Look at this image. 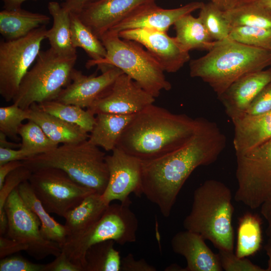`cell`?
Wrapping results in <instances>:
<instances>
[{"mask_svg":"<svg viewBox=\"0 0 271 271\" xmlns=\"http://www.w3.org/2000/svg\"><path fill=\"white\" fill-rule=\"evenodd\" d=\"M44 266L20 256H8L0 261V271H44Z\"/></svg>","mask_w":271,"mask_h":271,"instance_id":"cell-40","label":"cell"},{"mask_svg":"<svg viewBox=\"0 0 271 271\" xmlns=\"http://www.w3.org/2000/svg\"><path fill=\"white\" fill-rule=\"evenodd\" d=\"M218 255L223 270L225 271H266L245 257H239L233 251L218 250Z\"/></svg>","mask_w":271,"mask_h":271,"instance_id":"cell-39","label":"cell"},{"mask_svg":"<svg viewBox=\"0 0 271 271\" xmlns=\"http://www.w3.org/2000/svg\"><path fill=\"white\" fill-rule=\"evenodd\" d=\"M235 155L243 154L271 140V111L257 115L245 113L231 118Z\"/></svg>","mask_w":271,"mask_h":271,"instance_id":"cell-21","label":"cell"},{"mask_svg":"<svg viewBox=\"0 0 271 271\" xmlns=\"http://www.w3.org/2000/svg\"><path fill=\"white\" fill-rule=\"evenodd\" d=\"M271 111V82L257 95L245 113L257 115Z\"/></svg>","mask_w":271,"mask_h":271,"instance_id":"cell-41","label":"cell"},{"mask_svg":"<svg viewBox=\"0 0 271 271\" xmlns=\"http://www.w3.org/2000/svg\"><path fill=\"white\" fill-rule=\"evenodd\" d=\"M105 157L99 147L87 139L62 144L22 162L32 172L46 167L60 169L79 184L102 194L109 178Z\"/></svg>","mask_w":271,"mask_h":271,"instance_id":"cell-5","label":"cell"},{"mask_svg":"<svg viewBox=\"0 0 271 271\" xmlns=\"http://www.w3.org/2000/svg\"><path fill=\"white\" fill-rule=\"evenodd\" d=\"M261 221L259 215L249 212L239 217L235 251L238 257L252 255L260 248L262 242Z\"/></svg>","mask_w":271,"mask_h":271,"instance_id":"cell-29","label":"cell"},{"mask_svg":"<svg viewBox=\"0 0 271 271\" xmlns=\"http://www.w3.org/2000/svg\"><path fill=\"white\" fill-rule=\"evenodd\" d=\"M101 74L87 76L75 68L71 74V81L63 88L55 100L89 108L96 101L105 95L111 88L117 78L123 73L114 66L101 69Z\"/></svg>","mask_w":271,"mask_h":271,"instance_id":"cell-16","label":"cell"},{"mask_svg":"<svg viewBox=\"0 0 271 271\" xmlns=\"http://www.w3.org/2000/svg\"><path fill=\"white\" fill-rule=\"evenodd\" d=\"M204 4L201 2H193L177 8L164 9L156 2L151 3L138 9L109 31L118 34L130 29H148L167 32L182 17L200 10Z\"/></svg>","mask_w":271,"mask_h":271,"instance_id":"cell-18","label":"cell"},{"mask_svg":"<svg viewBox=\"0 0 271 271\" xmlns=\"http://www.w3.org/2000/svg\"><path fill=\"white\" fill-rule=\"evenodd\" d=\"M236 157L234 199L250 209L259 208L271 196V140Z\"/></svg>","mask_w":271,"mask_h":271,"instance_id":"cell-9","label":"cell"},{"mask_svg":"<svg viewBox=\"0 0 271 271\" xmlns=\"http://www.w3.org/2000/svg\"><path fill=\"white\" fill-rule=\"evenodd\" d=\"M4 3V9L12 10L21 8L22 5L25 2L30 0H2ZM36 1V0H31Z\"/></svg>","mask_w":271,"mask_h":271,"instance_id":"cell-51","label":"cell"},{"mask_svg":"<svg viewBox=\"0 0 271 271\" xmlns=\"http://www.w3.org/2000/svg\"><path fill=\"white\" fill-rule=\"evenodd\" d=\"M7 137L4 133L0 132V148L17 149L21 148V143H15L9 142Z\"/></svg>","mask_w":271,"mask_h":271,"instance_id":"cell-50","label":"cell"},{"mask_svg":"<svg viewBox=\"0 0 271 271\" xmlns=\"http://www.w3.org/2000/svg\"><path fill=\"white\" fill-rule=\"evenodd\" d=\"M18 134L21 139L20 148L33 152L36 155L58 146L36 122L32 120H28L26 123L22 124Z\"/></svg>","mask_w":271,"mask_h":271,"instance_id":"cell-35","label":"cell"},{"mask_svg":"<svg viewBox=\"0 0 271 271\" xmlns=\"http://www.w3.org/2000/svg\"><path fill=\"white\" fill-rule=\"evenodd\" d=\"M28 246L8 237L0 236V258L2 259L14 253L28 250Z\"/></svg>","mask_w":271,"mask_h":271,"instance_id":"cell-45","label":"cell"},{"mask_svg":"<svg viewBox=\"0 0 271 271\" xmlns=\"http://www.w3.org/2000/svg\"><path fill=\"white\" fill-rule=\"evenodd\" d=\"M100 40L106 54L93 66L97 65L100 69L106 66L118 68L155 98L158 97L162 91L171 89L165 71L141 45L122 39L117 33L110 31L104 34Z\"/></svg>","mask_w":271,"mask_h":271,"instance_id":"cell-6","label":"cell"},{"mask_svg":"<svg viewBox=\"0 0 271 271\" xmlns=\"http://www.w3.org/2000/svg\"><path fill=\"white\" fill-rule=\"evenodd\" d=\"M231 27L253 26L271 28V9L255 0L224 11Z\"/></svg>","mask_w":271,"mask_h":271,"instance_id":"cell-32","label":"cell"},{"mask_svg":"<svg viewBox=\"0 0 271 271\" xmlns=\"http://www.w3.org/2000/svg\"><path fill=\"white\" fill-rule=\"evenodd\" d=\"M32 171L24 165L10 173L0 189V234L4 235L8 229V218L4 209L10 194L22 183L28 181Z\"/></svg>","mask_w":271,"mask_h":271,"instance_id":"cell-38","label":"cell"},{"mask_svg":"<svg viewBox=\"0 0 271 271\" xmlns=\"http://www.w3.org/2000/svg\"><path fill=\"white\" fill-rule=\"evenodd\" d=\"M269 239H271V238H269Z\"/></svg>","mask_w":271,"mask_h":271,"instance_id":"cell-54","label":"cell"},{"mask_svg":"<svg viewBox=\"0 0 271 271\" xmlns=\"http://www.w3.org/2000/svg\"><path fill=\"white\" fill-rule=\"evenodd\" d=\"M121 271H156V268L144 258L136 259L131 253L121 259Z\"/></svg>","mask_w":271,"mask_h":271,"instance_id":"cell-43","label":"cell"},{"mask_svg":"<svg viewBox=\"0 0 271 271\" xmlns=\"http://www.w3.org/2000/svg\"><path fill=\"white\" fill-rule=\"evenodd\" d=\"M111 152L105 157L109 178L102 197L108 204L113 200L131 203L129 194L134 193L138 197L142 195V162L117 148Z\"/></svg>","mask_w":271,"mask_h":271,"instance_id":"cell-13","label":"cell"},{"mask_svg":"<svg viewBox=\"0 0 271 271\" xmlns=\"http://www.w3.org/2000/svg\"><path fill=\"white\" fill-rule=\"evenodd\" d=\"M228 38L244 45L271 51V28L232 27Z\"/></svg>","mask_w":271,"mask_h":271,"instance_id":"cell-36","label":"cell"},{"mask_svg":"<svg viewBox=\"0 0 271 271\" xmlns=\"http://www.w3.org/2000/svg\"><path fill=\"white\" fill-rule=\"evenodd\" d=\"M29 109V120L36 122L47 136L58 145L78 143L88 139V132L83 128L45 112L37 103L33 104Z\"/></svg>","mask_w":271,"mask_h":271,"instance_id":"cell-22","label":"cell"},{"mask_svg":"<svg viewBox=\"0 0 271 271\" xmlns=\"http://www.w3.org/2000/svg\"><path fill=\"white\" fill-rule=\"evenodd\" d=\"M155 101L154 96L123 73L107 93L87 109L94 115L98 113L133 115L154 104Z\"/></svg>","mask_w":271,"mask_h":271,"instance_id":"cell-14","label":"cell"},{"mask_svg":"<svg viewBox=\"0 0 271 271\" xmlns=\"http://www.w3.org/2000/svg\"><path fill=\"white\" fill-rule=\"evenodd\" d=\"M48 9L53 19V25L47 30L45 38L59 54L68 57H77L76 48L72 44L70 12L57 2H50Z\"/></svg>","mask_w":271,"mask_h":271,"instance_id":"cell-26","label":"cell"},{"mask_svg":"<svg viewBox=\"0 0 271 271\" xmlns=\"http://www.w3.org/2000/svg\"><path fill=\"white\" fill-rule=\"evenodd\" d=\"M156 0H95L77 15L99 39L141 7Z\"/></svg>","mask_w":271,"mask_h":271,"instance_id":"cell-17","label":"cell"},{"mask_svg":"<svg viewBox=\"0 0 271 271\" xmlns=\"http://www.w3.org/2000/svg\"><path fill=\"white\" fill-rule=\"evenodd\" d=\"M28 181L46 210L63 218L87 196L95 192L79 184L65 172L56 168L35 170L32 171Z\"/></svg>","mask_w":271,"mask_h":271,"instance_id":"cell-10","label":"cell"},{"mask_svg":"<svg viewBox=\"0 0 271 271\" xmlns=\"http://www.w3.org/2000/svg\"><path fill=\"white\" fill-rule=\"evenodd\" d=\"M52 262L45 264L44 271H83V269L71 261L61 251Z\"/></svg>","mask_w":271,"mask_h":271,"instance_id":"cell-42","label":"cell"},{"mask_svg":"<svg viewBox=\"0 0 271 271\" xmlns=\"http://www.w3.org/2000/svg\"><path fill=\"white\" fill-rule=\"evenodd\" d=\"M260 213L267 222L265 233L268 238H271V196L260 206Z\"/></svg>","mask_w":271,"mask_h":271,"instance_id":"cell-48","label":"cell"},{"mask_svg":"<svg viewBox=\"0 0 271 271\" xmlns=\"http://www.w3.org/2000/svg\"><path fill=\"white\" fill-rule=\"evenodd\" d=\"M23 165L22 161H13L0 165V189L3 187L7 176L17 168Z\"/></svg>","mask_w":271,"mask_h":271,"instance_id":"cell-47","label":"cell"},{"mask_svg":"<svg viewBox=\"0 0 271 271\" xmlns=\"http://www.w3.org/2000/svg\"><path fill=\"white\" fill-rule=\"evenodd\" d=\"M264 248L268 257L267 267L266 268V271H271V239H268Z\"/></svg>","mask_w":271,"mask_h":271,"instance_id":"cell-52","label":"cell"},{"mask_svg":"<svg viewBox=\"0 0 271 271\" xmlns=\"http://www.w3.org/2000/svg\"><path fill=\"white\" fill-rule=\"evenodd\" d=\"M46 26L27 36L0 43V94L7 102L13 101L21 82L36 60L42 41L46 39Z\"/></svg>","mask_w":271,"mask_h":271,"instance_id":"cell-11","label":"cell"},{"mask_svg":"<svg viewBox=\"0 0 271 271\" xmlns=\"http://www.w3.org/2000/svg\"><path fill=\"white\" fill-rule=\"evenodd\" d=\"M109 205L98 193L87 196L64 218L67 237L78 235L91 226L100 218Z\"/></svg>","mask_w":271,"mask_h":271,"instance_id":"cell-25","label":"cell"},{"mask_svg":"<svg viewBox=\"0 0 271 271\" xmlns=\"http://www.w3.org/2000/svg\"><path fill=\"white\" fill-rule=\"evenodd\" d=\"M199 18L213 41L228 38L231 26L224 16V11L212 2L204 4L200 9Z\"/></svg>","mask_w":271,"mask_h":271,"instance_id":"cell-34","label":"cell"},{"mask_svg":"<svg viewBox=\"0 0 271 271\" xmlns=\"http://www.w3.org/2000/svg\"><path fill=\"white\" fill-rule=\"evenodd\" d=\"M221 10L226 11L255 0H210Z\"/></svg>","mask_w":271,"mask_h":271,"instance_id":"cell-49","label":"cell"},{"mask_svg":"<svg viewBox=\"0 0 271 271\" xmlns=\"http://www.w3.org/2000/svg\"><path fill=\"white\" fill-rule=\"evenodd\" d=\"M19 193L26 205L40 220L41 230L47 239L57 243L61 247L65 242L68 233L64 225L57 222L49 215L37 198L29 181L20 184L17 187Z\"/></svg>","mask_w":271,"mask_h":271,"instance_id":"cell-27","label":"cell"},{"mask_svg":"<svg viewBox=\"0 0 271 271\" xmlns=\"http://www.w3.org/2000/svg\"><path fill=\"white\" fill-rule=\"evenodd\" d=\"M50 18L19 8L4 9L0 12V33L5 40L24 37L33 31L48 24Z\"/></svg>","mask_w":271,"mask_h":271,"instance_id":"cell-23","label":"cell"},{"mask_svg":"<svg viewBox=\"0 0 271 271\" xmlns=\"http://www.w3.org/2000/svg\"><path fill=\"white\" fill-rule=\"evenodd\" d=\"M17 187L10 194L4 207L8 218L7 237L27 246L26 252L37 260L49 255L57 256L61 252L60 247L43 236L40 220L26 205Z\"/></svg>","mask_w":271,"mask_h":271,"instance_id":"cell-12","label":"cell"},{"mask_svg":"<svg viewBox=\"0 0 271 271\" xmlns=\"http://www.w3.org/2000/svg\"><path fill=\"white\" fill-rule=\"evenodd\" d=\"M130 204H110L95 223L82 233L67 237L61 247V251L84 271L85 255L92 245L107 240H112L121 245L136 242L138 220L129 208Z\"/></svg>","mask_w":271,"mask_h":271,"instance_id":"cell-8","label":"cell"},{"mask_svg":"<svg viewBox=\"0 0 271 271\" xmlns=\"http://www.w3.org/2000/svg\"><path fill=\"white\" fill-rule=\"evenodd\" d=\"M133 115L98 113L90 132L88 141L105 151H112L117 147L121 135Z\"/></svg>","mask_w":271,"mask_h":271,"instance_id":"cell-24","label":"cell"},{"mask_svg":"<svg viewBox=\"0 0 271 271\" xmlns=\"http://www.w3.org/2000/svg\"><path fill=\"white\" fill-rule=\"evenodd\" d=\"M71 39L73 46L83 49L91 58L86 64L89 68L95 63L103 59L106 49L101 41L84 24L75 13H70Z\"/></svg>","mask_w":271,"mask_h":271,"instance_id":"cell-30","label":"cell"},{"mask_svg":"<svg viewBox=\"0 0 271 271\" xmlns=\"http://www.w3.org/2000/svg\"><path fill=\"white\" fill-rule=\"evenodd\" d=\"M270 82L271 67L242 76L218 98L231 119L244 113L257 95Z\"/></svg>","mask_w":271,"mask_h":271,"instance_id":"cell-19","label":"cell"},{"mask_svg":"<svg viewBox=\"0 0 271 271\" xmlns=\"http://www.w3.org/2000/svg\"><path fill=\"white\" fill-rule=\"evenodd\" d=\"M195 131L189 140L160 158L142 161V194L168 217L185 182L198 167L216 161L226 145V137L218 125L197 117Z\"/></svg>","mask_w":271,"mask_h":271,"instance_id":"cell-1","label":"cell"},{"mask_svg":"<svg viewBox=\"0 0 271 271\" xmlns=\"http://www.w3.org/2000/svg\"><path fill=\"white\" fill-rule=\"evenodd\" d=\"M197 122V118L152 104L133 116L116 148L142 161L155 159L185 144Z\"/></svg>","mask_w":271,"mask_h":271,"instance_id":"cell-2","label":"cell"},{"mask_svg":"<svg viewBox=\"0 0 271 271\" xmlns=\"http://www.w3.org/2000/svg\"><path fill=\"white\" fill-rule=\"evenodd\" d=\"M36 155L33 152L24 150L0 148V165L13 161H23Z\"/></svg>","mask_w":271,"mask_h":271,"instance_id":"cell-44","label":"cell"},{"mask_svg":"<svg viewBox=\"0 0 271 271\" xmlns=\"http://www.w3.org/2000/svg\"><path fill=\"white\" fill-rule=\"evenodd\" d=\"M263 6L271 9V0H255Z\"/></svg>","mask_w":271,"mask_h":271,"instance_id":"cell-53","label":"cell"},{"mask_svg":"<svg viewBox=\"0 0 271 271\" xmlns=\"http://www.w3.org/2000/svg\"><path fill=\"white\" fill-rule=\"evenodd\" d=\"M38 104L45 112L76 124L88 132L91 131L95 123V115L88 109L85 110L76 105L66 104L55 100Z\"/></svg>","mask_w":271,"mask_h":271,"instance_id":"cell-33","label":"cell"},{"mask_svg":"<svg viewBox=\"0 0 271 271\" xmlns=\"http://www.w3.org/2000/svg\"><path fill=\"white\" fill-rule=\"evenodd\" d=\"M171 245L176 254L185 257V271H222L218 254L214 253L200 234L185 230L172 237Z\"/></svg>","mask_w":271,"mask_h":271,"instance_id":"cell-20","label":"cell"},{"mask_svg":"<svg viewBox=\"0 0 271 271\" xmlns=\"http://www.w3.org/2000/svg\"><path fill=\"white\" fill-rule=\"evenodd\" d=\"M77 57L62 56L51 48L40 52L34 65L22 80L13 99L23 109L34 103L56 100L71 81Z\"/></svg>","mask_w":271,"mask_h":271,"instance_id":"cell-7","label":"cell"},{"mask_svg":"<svg viewBox=\"0 0 271 271\" xmlns=\"http://www.w3.org/2000/svg\"><path fill=\"white\" fill-rule=\"evenodd\" d=\"M114 242L107 240L90 246L85 255L84 271H120L121 259Z\"/></svg>","mask_w":271,"mask_h":271,"instance_id":"cell-31","label":"cell"},{"mask_svg":"<svg viewBox=\"0 0 271 271\" xmlns=\"http://www.w3.org/2000/svg\"><path fill=\"white\" fill-rule=\"evenodd\" d=\"M118 35L145 47L165 72H176L190 59L189 52L184 50L175 38L170 37L167 32L134 29L120 32Z\"/></svg>","mask_w":271,"mask_h":271,"instance_id":"cell-15","label":"cell"},{"mask_svg":"<svg viewBox=\"0 0 271 271\" xmlns=\"http://www.w3.org/2000/svg\"><path fill=\"white\" fill-rule=\"evenodd\" d=\"M177 42L185 51L193 49L209 51L213 41L200 19L191 14L182 17L174 24Z\"/></svg>","mask_w":271,"mask_h":271,"instance_id":"cell-28","label":"cell"},{"mask_svg":"<svg viewBox=\"0 0 271 271\" xmlns=\"http://www.w3.org/2000/svg\"><path fill=\"white\" fill-rule=\"evenodd\" d=\"M29 109H23L17 104L0 107V132L14 141H19V129L23 121L29 120Z\"/></svg>","mask_w":271,"mask_h":271,"instance_id":"cell-37","label":"cell"},{"mask_svg":"<svg viewBox=\"0 0 271 271\" xmlns=\"http://www.w3.org/2000/svg\"><path fill=\"white\" fill-rule=\"evenodd\" d=\"M232 197L230 189L224 183L214 179L205 181L194 192L184 227L208 240L218 250L233 251Z\"/></svg>","mask_w":271,"mask_h":271,"instance_id":"cell-4","label":"cell"},{"mask_svg":"<svg viewBox=\"0 0 271 271\" xmlns=\"http://www.w3.org/2000/svg\"><path fill=\"white\" fill-rule=\"evenodd\" d=\"M61 6L70 13L78 14L87 5L95 0H63Z\"/></svg>","mask_w":271,"mask_h":271,"instance_id":"cell-46","label":"cell"},{"mask_svg":"<svg viewBox=\"0 0 271 271\" xmlns=\"http://www.w3.org/2000/svg\"><path fill=\"white\" fill-rule=\"evenodd\" d=\"M204 56L190 61V75L207 83L217 97L242 76L271 66V51L229 38L215 41Z\"/></svg>","mask_w":271,"mask_h":271,"instance_id":"cell-3","label":"cell"}]
</instances>
